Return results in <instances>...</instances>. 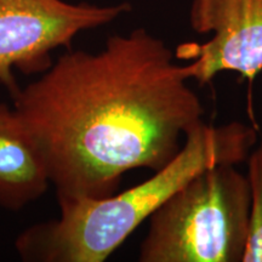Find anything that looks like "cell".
Returning <instances> with one entry per match:
<instances>
[{"instance_id":"cell-7","label":"cell","mask_w":262,"mask_h":262,"mask_svg":"<svg viewBox=\"0 0 262 262\" xmlns=\"http://www.w3.org/2000/svg\"><path fill=\"white\" fill-rule=\"evenodd\" d=\"M247 160L250 214L248 243L242 262H262V140L250 150Z\"/></svg>"},{"instance_id":"cell-2","label":"cell","mask_w":262,"mask_h":262,"mask_svg":"<svg viewBox=\"0 0 262 262\" xmlns=\"http://www.w3.org/2000/svg\"><path fill=\"white\" fill-rule=\"evenodd\" d=\"M173 158L146 181L103 198L62 203L60 217L27 227L15 250L26 262H103L170 196L196 175L247 160L257 141L254 126L238 122L188 131Z\"/></svg>"},{"instance_id":"cell-1","label":"cell","mask_w":262,"mask_h":262,"mask_svg":"<svg viewBox=\"0 0 262 262\" xmlns=\"http://www.w3.org/2000/svg\"><path fill=\"white\" fill-rule=\"evenodd\" d=\"M181 64L145 28L107 39L97 52L71 50L12 95L40 150L57 203L103 198L124 173L162 169L205 108Z\"/></svg>"},{"instance_id":"cell-6","label":"cell","mask_w":262,"mask_h":262,"mask_svg":"<svg viewBox=\"0 0 262 262\" xmlns=\"http://www.w3.org/2000/svg\"><path fill=\"white\" fill-rule=\"evenodd\" d=\"M51 186L40 150L14 107L0 102V206L19 211Z\"/></svg>"},{"instance_id":"cell-4","label":"cell","mask_w":262,"mask_h":262,"mask_svg":"<svg viewBox=\"0 0 262 262\" xmlns=\"http://www.w3.org/2000/svg\"><path fill=\"white\" fill-rule=\"evenodd\" d=\"M131 11L129 3L96 5L64 0H0V84L11 96L18 90L15 71L41 74L56 49Z\"/></svg>"},{"instance_id":"cell-3","label":"cell","mask_w":262,"mask_h":262,"mask_svg":"<svg viewBox=\"0 0 262 262\" xmlns=\"http://www.w3.org/2000/svg\"><path fill=\"white\" fill-rule=\"evenodd\" d=\"M250 192L233 164L206 169L149 217L141 262H242Z\"/></svg>"},{"instance_id":"cell-5","label":"cell","mask_w":262,"mask_h":262,"mask_svg":"<svg viewBox=\"0 0 262 262\" xmlns=\"http://www.w3.org/2000/svg\"><path fill=\"white\" fill-rule=\"evenodd\" d=\"M189 25L211 34L202 45H187L195 60L193 79L208 84L221 72H234L249 83L262 71V0H192Z\"/></svg>"}]
</instances>
